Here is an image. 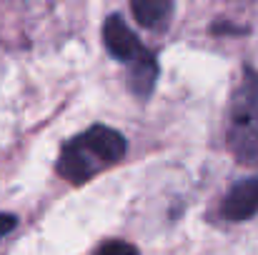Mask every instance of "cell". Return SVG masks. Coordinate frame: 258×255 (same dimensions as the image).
<instances>
[{
    "mask_svg": "<svg viewBox=\"0 0 258 255\" xmlns=\"http://www.w3.org/2000/svg\"><path fill=\"white\" fill-rule=\"evenodd\" d=\"M123 155H125L123 135L113 128L93 125L63 145L60 160H58V173L68 183L83 185L90 178H95L98 173L115 165Z\"/></svg>",
    "mask_w": 258,
    "mask_h": 255,
    "instance_id": "cell-1",
    "label": "cell"
},
{
    "mask_svg": "<svg viewBox=\"0 0 258 255\" xmlns=\"http://www.w3.org/2000/svg\"><path fill=\"white\" fill-rule=\"evenodd\" d=\"M228 148L243 165L258 163V70H246L228 105Z\"/></svg>",
    "mask_w": 258,
    "mask_h": 255,
    "instance_id": "cell-2",
    "label": "cell"
},
{
    "mask_svg": "<svg viewBox=\"0 0 258 255\" xmlns=\"http://www.w3.org/2000/svg\"><path fill=\"white\" fill-rule=\"evenodd\" d=\"M103 43H105V48H108V53L113 58L125 63V68H133V65H138L146 58L153 55L141 43V38L128 28V23L120 15H108L105 18V23H103Z\"/></svg>",
    "mask_w": 258,
    "mask_h": 255,
    "instance_id": "cell-3",
    "label": "cell"
},
{
    "mask_svg": "<svg viewBox=\"0 0 258 255\" xmlns=\"http://www.w3.org/2000/svg\"><path fill=\"white\" fill-rule=\"evenodd\" d=\"M258 213V175L236 183L221 205V215L231 223H243Z\"/></svg>",
    "mask_w": 258,
    "mask_h": 255,
    "instance_id": "cell-4",
    "label": "cell"
},
{
    "mask_svg": "<svg viewBox=\"0 0 258 255\" xmlns=\"http://www.w3.org/2000/svg\"><path fill=\"white\" fill-rule=\"evenodd\" d=\"M131 10L143 28H163L173 13V3L168 0H133Z\"/></svg>",
    "mask_w": 258,
    "mask_h": 255,
    "instance_id": "cell-5",
    "label": "cell"
},
{
    "mask_svg": "<svg viewBox=\"0 0 258 255\" xmlns=\"http://www.w3.org/2000/svg\"><path fill=\"white\" fill-rule=\"evenodd\" d=\"M95 255H141V253H138L136 245H131L125 240H110V243L100 245Z\"/></svg>",
    "mask_w": 258,
    "mask_h": 255,
    "instance_id": "cell-6",
    "label": "cell"
},
{
    "mask_svg": "<svg viewBox=\"0 0 258 255\" xmlns=\"http://www.w3.org/2000/svg\"><path fill=\"white\" fill-rule=\"evenodd\" d=\"M15 225H18V218H15V215H10V213H0V238H5Z\"/></svg>",
    "mask_w": 258,
    "mask_h": 255,
    "instance_id": "cell-7",
    "label": "cell"
}]
</instances>
